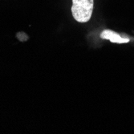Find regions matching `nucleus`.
<instances>
[{
	"label": "nucleus",
	"instance_id": "nucleus-1",
	"mask_svg": "<svg viewBox=\"0 0 134 134\" xmlns=\"http://www.w3.org/2000/svg\"><path fill=\"white\" fill-rule=\"evenodd\" d=\"M93 7V0H72V15L77 22L86 23L92 17Z\"/></svg>",
	"mask_w": 134,
	"mask_h": 134
},
{
	"label": "nucleus",
	"instance_id": "nucleus-2",
	"mask_svg": "<svg viewBox=\"0 0 134 134\" xmlns=\"http://www.w3.org/2000/svg\"><path fill=\"white\" fill-rule=\"evenodd\" d=\"M100 37L104 40H110L112 43H126L129 42V39L122 38L116 32L113 31L111 30H108V29L104 30L101 33Z\"/></svg>",
	"mask_w": 134,
	"mask_h": 134
}]
</instances>
